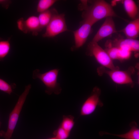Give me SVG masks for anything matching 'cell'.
Returning <instances> with one entry per match:
<instances>
[{
  "label": "cell",
  "instance_id": "10",
  "mask_svg": "<svg viewBox=\"0 0 139 139\" xmlns=\"http://www.w3.org/2000/svg\"><path fill=\"white\" fill-rule=\"evenodd\" d=\"M109 46L116 47L119 49L138 52L139 49V41L136 39L126 38H116L113 41L108 42Z\"/></svg>",
  "mask_w": 139,
  "mask_h": 139
},
{
  "label": "cell",
  "instance_id": "20",
  "mask_svg": "<svg viewBox=\"0 0 139 139\" xmlns=\"http://www.w3.org/2000/svg\"><path fill=\"white\" fill-rule=\"evenodd\" d=\"M105 51L112 60H119V49L118 48L112 46H109L106 47Z\"/></svg>",
  "mask_w": 139,
  "mask_h": 139
},
{
  "label": "cell",
  "instance_id": "6",
  "mask_svg": "<svg viewBox=\"0 0 139 139\" xmlns=\"http://www.w3.org/2000/svg\"><path fill=\"white\" fill-rule=\"evenodd\" d=\"M68 31L65 15L63 14H59L56 11L46 27L45 31L42 37L44 38H53L61 33Z\"/></svg>",
  "mask_w": 139,
  "mask_h": 139
},
{
  "label": "cell",
  "instance_id": "5",
  "mask_svg": "<svg viewBox=\"0 0 139 139\" xmlns=\"http://www.w3.org/2000/svg\"><path fill=\"white\" fill-rule=\"evenodd\" d=\"M86 54L87 55L94 57L97 62L103 67L110 70L119 69V67L115 66L112 60L105 50L97 42L91 41L89 44Z\"/></svg>",
  "mask_w": 139,
  "mask_h": 139
},
{
  "label": "cell",
  "instance_id": "3",
  "mask_svg": "<svg viewBox=\"0 0 139 139\" xmlns=\"http://www.w3.org/2000/svg\"><path fill=\"white\" fill-rule=\"evenodd\" d=\"M59 70L55 69L42 73L39 69H36L33 72L32 78L34 79H38L43 83L46 86L45 92L47 94H59L62 90L57 81Z\"/></svg>",
  "mask_w": 139,
  "mask_h": 139
},
{
  "label": "cell",
  "instance_id": "23",
  "mask_svg": "<svg viewBox=\"0 0 139 139\" xmlns=\"http://www.w3.org/2000/svg\"><path fill=\"white\" fill-rule=\"evenodd\" d=\"M24 22L23 18H21L17 20V25L18 28L20 30L26 33Z\"/></svg>",
  "mask_w": 139,
  "mask_h": 139
},
{
  "label": "cell",
  "instance_id": "4",
  "mask_svg": "<svg viewBox=\"0 0 139 139\" xmlns=\"http://www.w3.org/2000/svg\"><path fill=\"white\" fill-rule=\"evenodd\" d=\"M97 72L99 75L105 74L108 75L112 81L117 84H126L130 85L131 87L134 86L133 82L131 75L134 73L135 70L132 67L124 71L118 70H107L105 67L101 66L97 69Z\"/></svg>",
  "mask_w": 139,
  "mask_h": 139
},
{
  "label": "cell",
  "instance_id": "14",
  "mask_svg": "<svg viewBox=\"0 0 139 139\" xmlns=\"http://www.w3.org/2000/svg\"><path fill=\"white\" fill-rule=\"evenodd\" d=\"M124 8L129 17L133 20L138 18V9L135 2L132 0L123 1Z\"/></svg>",
  "mask_w": 139,
  "mask_h": 139
},
{
  "label": "cell",
  "instance_id": "16",
  "mask_svg": "<svg viewBox=\"0 0 139 139\" xmlns=\"http://www.w3.org/2000/svg\"><path fill=\"white\" fill-rule=\"evenodd\" d=\"M74 117L71 115H64L59 126L70 133L74 125Z\"/></svg>",
  "mask_w": 139,
  "mask_h": 139
},
{
  "label": "cell",
  "instance_id": "13",
  "mask_svg": "<svg viewBox=\"0 0 139 139\" xmlns=\"http://www.w3.org/2000/svg\"><path fill=\"white\" fill-rule=\"evenodd\" d=\"M26 33L31 32L34 35H37L42 30L38 17L32 15L25 20Z\"/></svg>",
  "mask_w": 139,
  "mask_h": 139
},
{
  "label": "cell",
  "instance_id": "11",
  "mask_svg": "<svg viewBox=\"0 0 139 139\" xmlns=\"http://www.w3.org/2000/svg\"><path fill=\"white\" fill-rule=\"evenodd\" d=\"M129 126L131 128L130 129L124 134H117L101 131L99 132V134L100 136L111 135L124 139H139V129L137 123L135 121L132 122L129 124Z\"/></svg>",
  "mask_w": 139,
  "mask_h": 139
},
{
  "label": "cell",
  "instance_id": "2",
  "mask_svg": "<svg viewBox=\"0 0 139 139\" xmlns=\"http://www.w3.org/2000/svg\"><path fill=\"white\" fill-rule=\"evenodd\" d=\"M31 88L30 84L25 86L24 91L20 96L14 108L9 115L7 131H0V136L5 139H10L12 137L22 108Z\"/></svg>",
  "mask_w": 139,
  "mask_h": 139
},
{
  "label": "cell",
  "instance_id": "7",
  "mask_svg": "<svg viewBox=\"0 0 139 139\" xmlns=\"http://www.w3.org/2000/svg\"><path fill=\"white\" fill-rule=\"evenodd\" d=\"M101 90L97 87L94 88L90 95L82 104L80 110V115L87 116L92 114L98 107H102L103 103L100 99Z\"/></svg>",
  "mask_w": 139,
  "mask_h": 139
},
{
  "label": "cell",
  "instance_id": "26",
  "mask_svg": "<svg viewBox=\"0 0 139 139\" xmlns=\"http://www.w3.org/2000/svg\"><path fill=\"white\" fill-rule=\"evenodd\" d=\"M1 121H0V128L1 127Z\"/></svg>",
  "mask_w": 139,
  "mask_h": 139
},
{
  "label": "cell",
  "instance_id": "22",
  "mask_svg": "<svg viewBox=\"0 0 139 139\" xmlns=\"http://www.w3.org/2000/svg\"><path fill=\"white\" fill-rule=\"evenodd\" d=\"M119 49V60H123L129 59L131 56L130 51L122 49Z\"/></svg>",
  "mask_w": 139,
  "mask_h": 139
},
{
  "label": "cell",
  "instance_id": "12",
  "mask_svg": "<svg viewBox=\"0 0 139 139\" xmlns=\"http://www.w3.org/2000/svg\"><path fill=\"white\" fill-rule=\"evenodd\" d=\"M119 31L123 32L127 39H136L139 34V18L130 22Z\"/></svg>",
  "mask_w": 139,
  "mask_h": 139
},
{
  "label": "cell",
  "instance_id": "8",
  "mask_svg": "<svg viewBox=\"0 0 139 139\" xmlns=\"http://www.w3.org/2000/svg\"><path fill=\"white\" fill-rule=\"evenodd\" d=\"M93 25L89 21L83 20L80 27L73 31L75 45L71 48L72 51L79 48L85 44L91 32Z\"/></svg>",
  "mask_w": 139,
  "mask_h": 139
},
{
  "label": "cell",
  "instance_id": "24",
  "mask_svg": "<svg viewBox=\"0 0 139 139\" xmlns=\"http://www.w3.org/2000/svg\"><path fill=\"white\" fill-rule=\"evenodd\" d=\"M11 3V1L10 0H0V5L6 9L8 8Z\"/></svg>",
  "mask_w": 139,
  "mask_h": 139
},
{
  "label": "cell",
  "instance_id": "18",
  "mask_svg": "<svg viewBox=\"0 0 139 139\" xmlns=\"http://www.w3.org/2000/svg\"><path fill=\"white\" fill-rule=\"evenodd\" d=\"M56 0H40L37 7V11L39 13L49 10L56 2Z\"/></svg>",
  "mask_w": 139,
  "mask_h": 139
},
{
  "label": "cell",
  "instance_id": "1",
  "mask_svg": "<svg viewBox=\"0 0 139 139\" xmlns=\"http://www.w3.org/2000/svg\"><path fill=\"white\" fill-rule=\"evenodd\" d=\"M82 0L79 8L83 11L82 16L84 20L88 21L94 24L99 20L108 17H116L124 20L118 15L111 5L102 0L88 1Z\"/></svg>",
  "mask_w": 139,
  "mask_h": 139
},
{
  "label": "cell",
  "instance_id": "25",
  "mask_svg": "<svg viewBox=\"0 0 139 139\" xmlns=\"http://www.w3.org/2000/svg\"><path fill=\"white\" fill-rule=\"evenodd\" d=\"M48 139H57L56 138H55V137H52V138H49Z\"/></svg>",
  "mask_w": 139,
  "mask_h": 139
},
{
  "label": "cell",
  "instance_id": "17",
  "mask_svg": "<svg viewBox=\"0 0 139 139\" xmlns=\"http://www.w3.org/2000/svg\"><path fill=\"white\" fill-rule=\"evenodd\" d=\"M11 49V44L8 40H0V61H3L8 54Z\"/></svg>",
  "mask_w": 139,
  "mask_h": 139
},
{
  "label": "cell",
  "instance_id": "15",
  "mask_svg": "<svg viewBox=\"0 0 139 139\" xmlns=\"http://www.w3.org/2000/svg\"><path fill=\"white\" fill-rule=\"evenodd\" d=\"M56 11L55 9H52L39 13L38 17L42 30L46 27Z\"/></svg>",
  "mask_w": 139,
  "mask_h": 139
},
{
  "label": "cell",
  "instance_id": "21",
  "mask_svg": "<svg viewBox=\"0 0 139 139\" xmlns=\"http://www.w3.org/2000/svg\"><path fill=\"white\" fill-rule=\"evenodd\" d=\"M70 133L59 126L53 132L54 137L57 139H67Z\"/></svg>",
  "mask_w": 139,
  "mask_h": 139
},
{
  "label": "cell",
  "instance_id": "19",
  "mask_svg": "<svg viewBox=\"0 0 139 139\" xmlns=\"http://www.w3.org/2000/svg\"><path fill=\"white\" fill-rule=\"evenodd\" d=\"M16 86L15 83L9 84L0 78V90L10 95L13 92V89L15 88Z\"/></svg>",
  "mask_w": 139,
  "mask_h": 139
},
{
  "label": "cell",
  "instance_id": "9",
  "mask_svg": "<svg viewBox=\"0 0 139 139\" xmlns=\"http://www.w3.org/2000/svg\"><path fill=\"white\" fill-rule=\"evenodd\" d=\"M117 32L112 17H107L91 41L97 43L103 39Z\"/></svg>",
  "mask_w": 139,
  "mask_h": 139
}]
</instances>
